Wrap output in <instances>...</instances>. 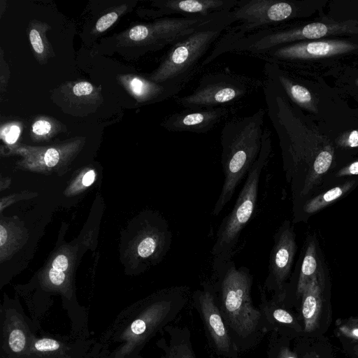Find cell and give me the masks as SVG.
<instances>
[{
  "label": "cell",
  "mask_w": 358,
  "mask_h": 358,
  "mask_svg": "<svg viewBox=\"0 0 358 358\" xmlns=\"http://www.w3.org/2000/svg\"><path fill=\"white\" fill-rule=\"evenodd\" d=\"M266 113V110L260 108L252 115L233 116L224 123L220 161L224 179L213 215L222 212L257 160L262 147Z\"/></svg>",
  "instance_id": "1"
},
{
  "label": "cell",
  "mask_w": 358,
  "mask_h": 358,
  "mask_svg": "<svg viewBox=\"0 0 358 358\" xmlns=\"http://www.w3.org/2000/svg\"><path fill=\"white\" fill-rule=\"evenodd\" d=\"M234 23L230 12L226 17L196 30L171 46L148 78L157 83L182 90L202 69L206 58Z\"/></svg>",
  "instance_id": "2"
},
{
  "label": "cell",
  "mask_w": 358,
  "mask_h": 358,
  "mask_svg": "<svg viewBox=\"0 0 358 358\" xmlns=\"http://www.w3.org/2000/svg\"><path fill=\"white\" fill-rule=\"evenodd\" d=\"M271 151V131L264 127L259 155L247 175L233 208L223 218L217 231L211 251L217 270L232 261L241 234L255 212L261 174Z\"/></svg>",
  "instance_id": "3"
},
{
  "label": "cell",
  "mask_w": 358,
  "mask_h": 358,
  "mask_svg": "<svg viewBox=\"0 0 358 358\" xmlns=\"http://www.w3.org/2000/svg\"><path fill=\"white\" fill-rule=\"evenodd\" d=\"M264 80L238 73L228 68L208 71L196 87L176 103L184 108H231L237 109L264 87Z\"/></svg>",
  "instance_id": "4"
},
{
  "label": "cell",
  "mask_w": 358,
  "mask_h": 358,
  "mask_svg": "<svg viewBox=\"0 0 358 358\" xmlns=\"http://www.w3.org/2000/svg\"><path fill=\"white\" fill-rule=\"evenodd\" d=\"M217 271L222 277L217 304L223 319L234 334L248 338L257 331L262 319V312L251 300L252 276L246 267L236 268L232 261Z\"/></svg>",
  "instance_id": "5"
},
{
  "label": "cell",
  "mask_w": 358,
  "mask_h": 358,
  "mask_svg": "<svg viewBox=\"0 0 358 358\" xmlns=\"http://www.w3.org/2000/svg\"><path fill=\"white\" fill-rule=\"evenodd\" d=\"M296 251L294 229L289 220H285L273 236V245L270 252L268 272L265 287L280 293L289 278Z\"/></svg>",
  "instance_id": "6"
},
{
  "label": "cell",
  "mask_w": 358,
  "mask_h": 358,
  "mask_svg": "<svg viewBox=\"0 0 358 358\" xmlns=\"http://www.w3.org/2000/svg\"><path fill=\"white\" fill-rule=\"evenodd\" d=\"M231 108H208L183 110L170 115L163 122L170 131L206 134L224 123L236 113Z\"/></svg>",
  "instance_id": "7"
},
{
  "label": "cell",
  "mask_w": 358,
  "mask_h": 358,
  "mask_svg": "<svg viewBox=\"0 0 358 358\" xmlns=\"http://www.w3.org/2000/svg\"><path fill=\"white\" fill-rule=\"evenodd\" d=\"M194 299L217 352L233 357L235 346L214 295L208 290H196Z\"/></svg>",
  "instance_id": "8"
},
{
  "label": "cell",
  "mask_w": 358,
  "mask_h": 358,
  "mask_svg": "<svg viewBox=\"0 0 358 358\" xmlns=\"http://www.w3.org/2000/svg\"><path fill=\"white\" fill-rule=\"evenodd\" d=\"M352 47L343 41H315L285 45L258 57L266 62L278 64L286 61L325 57L341 53Z\"/></svg>",
  "instance_id": "9"
},
{
  "label": "cell",
  "mask_w": 358,
  "mask_h": 358,
  "mask_svg": "<svg viewBox=\"0 0 358 358\" xmlns=\"http://www.w3.org/2000/svg\"><path fill=\"white\" fill-rule=\"evenodd\" d=\"M238 0H163L155 1L156 9L149 11L150 16L164 17L180 15L181 17L206 16L232 10Z\"/></svg>",
  "instance_id": "10"
},
{
  "label": "cell",
  "mask_w": 358,
  "mask_h": 358,
  "mask_svg": "<svg viewBox=\"0 0 358 358\" xmlns=\"http://www.w3.org/2000/svg\"><path fill=\"white\" fill-rule=\"evenodd\" d=\"M118 80L127 91L141 103L159 101L176 96L181 90L157 83L137 75H120Z\"/></svg>",
  "instance_id": "11"
},
{
  "label": "cell",
  "mask_w": 358,
  "mask_h": 358,
  "mask_svg": "<svg viewBox=\"0 0 358 358\" xmlns=\"http://www.w3.org/2000/svg\"><path fill=\"white\" fill-rule=\"evenodd\" d=\"M321 282L319 272L308 281L301 294V313L304 321V331L306 332H311L319 327L322 308Z\"/></svg>",
  "instance_id": "12"
},
{
  "label": "cell",
  "mask_w": 358,
  "mask_h": 358,
  "mask_svg": "<svg viewBox=\"0 0 358 358\" xmlns=\"http://www.w3.org/2000/svg\"><path fill=\"white\" fill-rule=\"evenodd\" d=\"M169 340L164 345L160 358H196L188 328L169 327Z\"/></svg>",
  "instance_id": "13"
},
{
  "label": "cell",
  "mask_w": 358,
  "mask_h": 358,
  "mask_svg": "<svg viewBox=\"0 0 358 358\" xmlns=\"http://www.w3.org/2000/svg\"><path fill=\"white\" fill-rule=\"evenodd\" d=\"M356 180H349L305 201L303 211L306 214L315 213L330 205L348 192L355 185Z\"/></svg>",
  "instance_id": "14"
},
{
  "label": "cell",
  "mask_w": 358,
  "mask_h": 358,
  "mask_svg": "<svg viewBox=\"0 0 358 358\" xmlns=\"http://www.w3.org/2000/svg\"><path fill=\"white\" fill-rule=\"evenodd\" d=\"M50 27L45 22L34 20L29 26V38L38 62L44 64L52 56V50L47 37L46 32Z\"/></svg>",
  "instance_id": "15"
},
{
  "label": "cell",
  "mask_w": 358,
  "mask_h": 358,
  "mask_svg": "<svg viewBox=\"0 0 358 358\" xmlns=\"http://www.w3.org/2000/svg\"><path fill=\"white\" fill-rule=\"evenodd\" d=\"M69 90L67 100L74 106H94L102 101L101 90L89 82H77Z\"/></svg>",
  "instance_id": "16"
},
{
  "label": "cell",
  "mask_w": 358,
  "mask_h": 358,
  "mask_svg": "<svg viewBox=\"0 0 358 358\" xmlns=\"http://www.w3.org/2000/svg\"><path fill=\"white\" fill-rule=\"evenodd\" d=\"M316 245L314 241H309L302 259L296 291L301 294L308 281L319 273Z\"/></svg>",
  "instance_id": "17"
},
{
  "label": "cell",
  "mask_w": 358,
  "mask_h": 358,
  "mask_svg": "<svg viewBox=\"0 0 358 358\" xmlns=\"http://www.w3.org/2000/svg\"><path fill=\"white\" fill-rule=\"evenodd\" d=\"M61 130L60 124L49 117H39L31 125V134L37 138H46Z\"/></svg>",
  "instance_id": "18"
},
{
  "label": "cell",
  "mask_w": 358,
  "mask_h": 358,
  "mask_svg": "<svg viewBox=\"0 0 358 358\" xmlns=\"http://www.w3.org/2000/svg\"><path fill=\"white\" fill-rule=\"evenodd\" d=\"M263 303L264 306L272 310L270 314L273 321L287 326H293L294 324V318L287 310L282 308L275 307L271 303H268L266 300H264Z\"/></svg>",
  "instance_id": "19"
},
{
  "label": "cell",
  "mask_w": 358,
  "mask_h": 358,
  "mask_svg": "<svg viewBox=\"0 0 358 358\" xmlns=\"http://www.w3.org/2000/svg\"><path fill=\"white\" fill-rule=\"evenodd\" d=\"M127 7L123 5L117 10L110 11L101 16L96 22L94 30L96 33H101L110 27L118 19L119 16L126 10Z\"/></svg>",
  "instance_id": "20"
},
{
  "label": "cell",
  "mask_w": 358,
  "mask_h": 358,
  "mask_svg": "<svg viewBox=\"0 0 358 358\" xmlns=\"http://www.w3.org/2000/svg\"><path fill=\"white\" fill-rule=\"evenodd\" d=\"M21 133V125L17 122L3 124L1 128V138L8 145L16 143Z\"/></svg>",
  "instance_id": "21"
},
{
  "label": "cell",
  "mask_w": 358,
  "mask_h": 358,
  "mask_svg": "<svg viewBox=\"0 0 358 358\" xmlns=\"http://www.w3.org/2000/svg\"><path fill=\"white\" fill-rule=\"evenodd\" d=\"M26 343V338L23 331L19 329H13L9 334L8 345L14 352H22Z\"/></svg>",
  "instance_id": "22"
},
{
  "label": "cell",
  "mask_w": 358,
  "mask_h": 358,
  "mask_svg": "<svg viewBox=\"0 0 358 358\" xmlns=\"http://www.w3.org/2000/svg\"><path fill=\"white\" fill-rule=\"evenodd\" d=\"M338 325V332L341 336L358 342V324L341 322Z\"/></svg>",
  "instance_id": "23"
},
{
  "label": "cell",
  "mask_w": 358,
  "mask_h": 358,
  "mask_svg": "<svg viewBox=\"0 0 358 358\" xmlns=\"http://www.w3.org/2000/svg\"><path fill=\"white\" fill-rule=\"evenodd\" d=\"M43 161L48 167L55 166L60 160L61 153L57 148H48L44 149Z\"/></svg>",
  "instance_id": "24"
},
{
  "label": "cell",
  "mask_w": 358,
  "mask_h": 358,
  "mask_svg": "<svg viewBox=\"0 0 358 358\" xmlns=\"http://www.w3.org/2000/svg\"><path fill=\"white\" fill-rule=\"evenodd\" d=\"M59 346L57 341L46 338L39 339L34 343L35 349L42 352L55 351Z\"/></svg>",
  "instance_id": "25"
},
{
  "label": "cell",
  "mask_w": 358,
  "mask_h": 358,
  "mask_svg": "<svg viewBox=\"0 0 358 358\" xmlns=\"http://www.w3.org/2000/svg\"><path fill=\"white\" fill-rule=\"evenodd\" d=\"M358 176V160L352 162L346 166L341 169L336 173V178H343Z\"/></svg>",
  "instance_id": "26"
},
{
  "label": "cell",
  "mask_w": 358,
  "mask_h": 358,
  "mask_svg": "<svg viewBox=\"0 0 358 358\" xmlns=\"http://www.w3.org/2000/svg\"><path fill=\"white\" fill-rule=\"evenodd\" d=\"M49 278L54 285H59L64 282L65 275L63 271L52 268L49 271Z\"/></svg>",
  "instance_id": "27"
},
{
  "label": "cell",
  "mask_w": 358,
  "mask_h": 358,
  "mask_svg": "<svg viewBox=\"0 0 358 358\" xmlns=\"http://www.w3.org/2000/svg\"><path fill=\"white\" fill-rule=\"evenodd\" d=\"M68 267V259L64 255H58L52 262V268L64 271Z\"/></svg>",
  "instance_id": "28"
},
{
  "label": "cell",
  "mask_w": 358,
  "mask_h": 358,
  "mask_svg": "<svg viewBox=\"0 0 358 358\" xmlns=\"http://www.w3.org/2000/svg\"><path fill=\"white\" fill-rule=\"evenodd\" d=\"M347 145L351 148L358 147V131H352L348 138Z\"/></svg>",
  "instance_id": "29"
},
{
  "label": "cell",
  "mask_w": 358,
  "mask_h": 358,
  "mask_svg": "<svg viewBox=\"0 0 358 358\" xmlns=\"http://www.w3.org/2000/svg\"><path fill=\"white\" fill-rule=\"evenodd\" d=\"M95 178V173L93 170L87 171L83 178V184L85 186H90L92 185Z\"/></svg>",
  "instance_id": "30"
},
{
  "label": "cell",
  "mask_w": 358,
  "mask_h": 358,
  "mask_svg": "<svg viewBox=\"0 0 358 358\" xmlns=\"http://www.w3.org/2000/svg\"><path fill=\"white\" fill-rule=\"evenodd\" d=\"M278 358H298L296 355L288 348H282L278 354Z\"/></svg>",
  "instance_id": "31"
},
{
  "label": "cell",
  "mask_w": 358,
  "mask_h": 358,
  "mask_svg": "<svg viewBox=\"0 0 358 358\" xmlns=\"http://www.w3.org/2000/svg\"><path fill=\"white\" fill-rule=\"evenodd\" d=\"M7 237L6 230L3 228L2 225L0 226V243L1 246L5 243Z\"/></svg>",
  "instance_id": "32"
},
{
  "label": "cell",
  "mask_w": 358,
  "mask_h": 358,
  "mask_svg": "<svg viewBox=\"0 0 358 358\" xmlns=\"http://www.w3.org/2000/svg\"><path fill=\"white\" fill-rule=\"evenodd\" d=\"M342 322L347 324H358V314L355 316L350 317L348 319L344 320Z\"/></svg>",
  "instance_id": "33"
},
{
  "label": "cell",
  "mask_w": 358,
  "mask_h": 358,
  "mask_svg": "<svg viewBox=\"0 0 358 358\" xmlns=\"http://www.w3.org/2000/svg\"><path fill=\"white\" fill-rule=\"evenodd\" d=\"M353 352L355 353V355H357L358 357V344L357 345H355L353 348Z\"/></svg>",
  "instance_id": "34"
}]
</instances>
